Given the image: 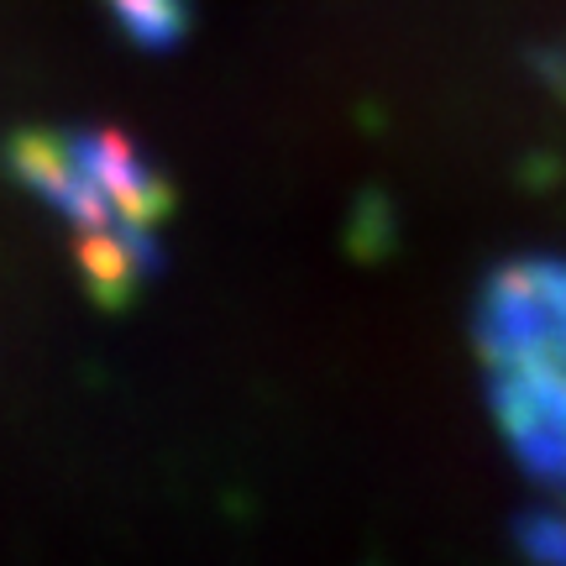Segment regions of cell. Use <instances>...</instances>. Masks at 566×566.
I'll return each mask as SVG.
<instances>
[{
    "label": "cell",
    "mask_w": 566,
    "mask_h": 566,
    "mask_svg": "<svg viewBox=\"0 0 566 566\" xmlns=\"http://www.w3.org/2000/svg\"><path fill=\"white\" fill-rule=\"evenodd\" d=\"M6 158L11 174L69 226L80 273L95 300L126 304L137 300L147 279H158L174 195L126 132L38 126L17 132Z\"/></svg>",
    "instance_id": "cell-1"
},
{
    "label": "cell",
    "mask_w": 566,
    "mask_h": 566,
    "mask_svg": "<svg viewBox=\"0 0 566 566\" xmlns=\"http://www.w3.org/2000/svg\"><path fill=\"white\" fill-rule=\"evenodd\" d=\"M514 546L525 551L530 566H566V514L535 509L514 520Z\"/></svg>",
    "instance_id": "cell-3"
},
{
    "label": "cell",
    "mask_w": 566,
    "mask_h": 566,
    "mask_svg": "<svg viewBox=\"0 0 566 566\" xmlns=\"http://www.w3.org/2000/svg\"><path fill=\"white\" fill-rule=\"evenodd\" d=\"M137 48H174L189 27V0H105Z\"/></svg>",
    "instance_id": "cell-2"
}]
</instances>
